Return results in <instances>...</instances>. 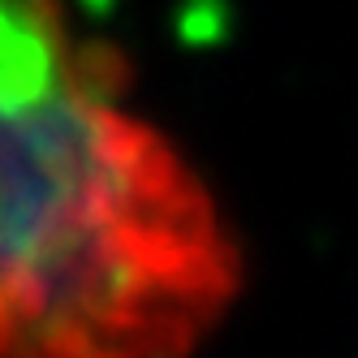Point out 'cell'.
Segmentation results:
<instances>
[{
  "mask_svg": "<svg viewBox=\"0 0 358 358\" xmlns=\"http://www.w3.org/2000/svg\"><path fill=\"white\" fill-rule=\"evenodd\" d=\"M125 87L65 0H0L5 358H186L238 294L212 199Z\"/></svg>",
  "mask_w": 358,
  "mask_h": 358,
  "instance_id": "1",
  "label": "cell"
},
{
  "mask_svg": "<svg viewBox=\"0 0 358 358\" xmlns=\"http://www.w3.org/2000/svg\"><path fill=\"white\" fill-rule=\"evenodd\" d=\"M83 9H91V13H108L113 9V0H78Z\"/></svg>",
  "mask_w": 358,
  "mask_h": 358,
  "instance_id": "2",
  "label": "cell"
}]
</instances>
